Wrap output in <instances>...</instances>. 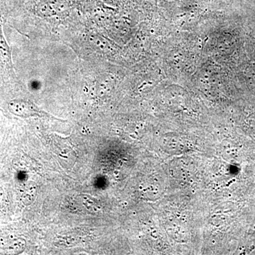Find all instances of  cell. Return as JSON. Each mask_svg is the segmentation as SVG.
<instances>
[{
	"label": "cell",
	"instance_id": "1",
	"mask_svg": "<svg viewBox=\"0 0 255 255\" xmlns=\"http://www.w3.org/2000/svg\"><path fill=\"white\" fill-rule=\"evenodd\" d=\"M0 68L9 75L14 76L12 63H11V53L9 46L6 44L3 36L1 27L0 26Z\"/></svg>",
	"mask_w": 255,
	"mask_h": 255
}]
</instances>
